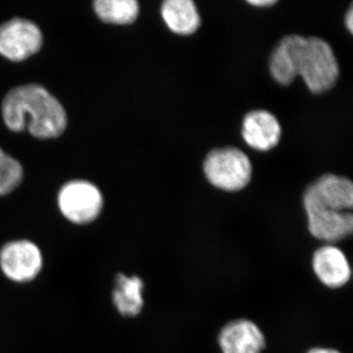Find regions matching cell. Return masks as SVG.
<instances>
[{"instance_id": "19", "label": "cell", "mask_w": 353, "mask_h": 353, "mask_svg": "<svg viewBox=\"0 0 353 353\" xmlns=\"http://www.w3.org/2000/svg\"><path fill=\"white\" fill-rule=\"evenodd\" d=\"M307 353H341L338 350H332V348L315 347L309 350Z\"/></svg>"}, {"instance_id": "10", "label": "cell", "mask_w": 353, "mask_h": 353, "mask_svg": "<svg viewBox=\"0 0 353 353\" xmlns=\"http://www.w3.org/2000/svg\"><path fill=\"white\" fill-rule=\"evenodd\" d=\"M281 134L280 123L268 111H252L243 120V138L254 150L261 152L272 150L280 141Z\"/></svg>"}, {"instance_id": "14", "label": "cell", "mask_w": 353, "mask_h": 353, "mask_svg": "<svg viewBox=\"0 0 353 353\" xmlns=\"http://www.w3.org/2000/svg\"><path fill=\"white\" fill-rule=\"evenodd\" d=\"M165 24L172 32L190 34L201 25L199 11L192 0H167L161 7Z\"/></svg>"}, {"instance_id": "11", "label": "cell", "mask_w": 353, "mask_h": 353, "mask_svg": "<svg viewBox=\"0 0 353 353\" xmlns=\"http://www.w3.org/2000/svg\"><path fill=\"white\" fill-rule=\"evenodd\" d=\"M312 267L320 282L332 289L343 287L352 276L347 257L334 245H324L316 250Z\"/></svg>"}, {"instance_id": "4", "label": "cell", "mask_w": 353, "mask_h": 353, "mask_svg": "<svg viewBox=\"0 0 353 353\" xmlns=\"http://www.w3.org/2000/svg\"><path fill=\"white\" fill-rule=\"evenodd\" d=\"M62 214L75 224H88L101 214L103 199L92 183L75 181L65 185L58 196Z\"/></svg>"}, {"instance_id": "18", "label": "cell", "mask_w": 353, "mask_h": 353, "mask_svg": "<svg viewBox=\"0 0 353 353\" xmlns=\"http://www.w3.org/2000/svg\"><path fill=\"white\" fill-rule=\"evenodd\" d=\"M248 3L254 6H271L276 3L274 0H250Z\"/></svg>"}, {"instance_id": "6", "label": "cell", "mask_w": 353, "mask_h": 353, "mask_svg": "<svg viewBox=\"0 0 353 353\" xmlns=\"http://www.w3.org/2000/svg\"><path fill=\"white\" fill-rule=\"evenodd\" d=\"M0 267L4 275L11 281L30 282L41 270L43 255L38 245L32 241H11L0 252Z\"/></svg>"}, {"instance_id": "2", "label": "cell", "mask_w": 353, "mask_h": 353, "mask_svg": "<svg viewBox=\"0 0 353 353\" xmlns=\"http://www.w3.org/2000/svg\"><path fill=\"white\" fill-rule=\"evenodd\" d=\"M297 76L313 94L328 92L338 82L340 67L333 48L324 39L304 38L296 62Z\"/></svg>"}, {"instance_id": "8", "label": "cell", "mask_w": 353, "mask_h": 353, "mask_svg": "<svg viewBox=\"0 0 353 353\" xmlns=\"http://www.w3.org/2000/svg\"><path fill=\"white\" fill-rule=\"evenodd\" d=\"M218 341L222 353H261L266 347L261 330L246 319L228 323L221 330Z\"/></svg>"}, {"instance_id": "7", "label": "cell", "mask_w": 353, "mask_h": 353, "mask_svg": "<svg viewBox=\"0 0 353 353\" xmlns=\"http://www.w3.org/2000/svg\"><path fill=\"white\" fill-rule=\"evenodd\" d=\"M43 36L34 23L13 19L0 27V54L22 61L41 50Z\"/></svg>"}, {"instance_id": "9", "label": "cell", "mask_w": 353, "mask_h": 353, "mask_svg": "<svg viewBox=\"0 0 353 353\" xmlns=\"http://www.w3.org/2000/svg\"><path fill=\"white\" fill-rule=\"evenodd\" d=\"M305 192L332 210L352 212L353 209V182L347 176L326 174L308 187Z\"/></svg>"}, {"instance_id": "12", "label": "cell", "mask_w": 353, "mask_h": 353, "mask_svg": "<svg viewBox=\"0 0 353 353\" xmlns=\"http://www.w3.org/2000/svg\"><path fill=\"white\" fill-rule=\"evenodd\" d=\"M304 37H285L278 44L270 61L272 76L281 85H290L297 77L296 62Z\"/></svg>"}, {"instance_id": "3", "label": "cell", "mask_w": 353, "mask_h": 353, "mask_svg": "<svg viewBox=\"0 0 353 353\" xmlns=\"http://www.w3.org/2000/svg\"><path fill=\"white\" fill-rule=\"evenodd\" d=\"M203 169L209 183L227 192L243 190L252 175L248 155L234 148H221L209 153Z\"/></svg>"}, {"instance_id": "1", "label": "cell", "mask_w": 353, "mask_h": 353, "mask_svg": "<svg viewBox=\"0 0 353 353\" xmlns=\"http://www.w3.org/2000/svg\"><path fill=\"white\" fill-rule=\"evenodd\" d=\"M4 122L14 132L29 130L39 139L57 138L67 125L66 113L46 88L27 85L11 90L2 104Z\"/></svg>"}, {"instance_id": "15", "label": "cell", "mask_w": 353, "mask_h": 353, "mask_svg": "<svg viewBox=\"0 0 353 353\" xmlns=\"http://www.w3.org/2000/svg\"><path fill=\"white\" fill-rule=\"evenodd\" d=\"M94 10L104 22L125 25L137 19L139 8L134 0H97Z\"/></svg>"}, {"instance_id": "17", "label": "cell", "mask_w": 353, "mask_h": 353, "mask_svg": "<svg viewBox=\"0 0 353 353\" xmlns=\"http://www.w3.org/2000/svg\"><path fill=\"white\" fill-rule=\"evenodd\" d=\"M345 24L347 31L353 36V3L345 13Z\"/></svg>"}, {"instance_id": "5", "label": "cell", "mask_w": 353, "mask_h": 353, "mask_svg": "<svg viewBox=\"0 0 353 353\" xmlns=\"http://www.w3.org/2000/svg\"><path fill=\"white\" fill-rule=\"evenodd\" d=\"M303 205L307 216L309 233L327 243L343 240L353 234V213L339 212L324 208L307 192Z\"/></svg>"}, {"instance_id": "16", "label": "cell", "mask_w": 353, "mask_h": 353, "mask_svg": "<svg viewBox=\"0 0 353 353\" xmlns=\"http://www.w3.org/2000/svg\"><path fill=\"white\" fill-rule=\"evenodd\" d=\"M22 179L23 169L19 162L0 148V196L10 194Z\"/></svg>"}, {"instance_id": "13", "label": "cell", "mask_w": 353, "mask_h": 353, "mask_svg": "<svg viewBox=\"0 0 353 353\" xmlns=\"http://www.w3.org/2000/svg\"><path fill=\"white\" fill-rule=\"evenodd\" d=\"M143 281L138 276H116L115 288L113 290V303L121 315L134 317L141 313L143 307Z\"/></svg>"}]
</instances>
